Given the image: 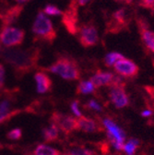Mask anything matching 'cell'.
I'll return each instance as SVG.
<instances>
[{
	"instance_id": "cell-15",
	"label": "cell",
	"mask_w": 154,
	"mask_h": 155,
	"mask_svg": "<svg viewBox=\"0 0 154 155\" xmlns=\"http://www.w3.org/2000/svg\"><path fill=\"white\" fill-rule=\"evenodd\" d=\"M34 155H61L60 151L44 144L38 145L34 150Z\"/></svg>"
},
{
	"instance_id": "cell-6",
	"label": "cell",
	"mask_w": 154,
	"mask_h": 155,
	"mask_svg": "<svg viewBox=\"0 0 154 155\" xmlns=\"http://www.w3.org/2000/svg\"><path fill=\"white\" fill-rule=\"evenodd\" d=\"M52 121L58 129L60 128L66 134H69L77 128V119L72 117L71 115L54 112L52 114Z\"/></svg>"
},
{
	"instance_id": "cell-9",
	"label": "cell",
	"mask_w": 154,
	"mask_h": 155,
	"mask_svg": "<svg viewBox=\"0 0 154 155\" xmlns=\"http://www.w3.org/2000/svg\"><path fill=\"white\" fill-rule=\"evenodd\" d=\"M113 68L118 74L124 77H133L139 72V68L133 61L123 57L113 65Z\"/></svg>"
},
{
	"instance_id": "cell-4",
	"label": "cell",
	"mask_w": 154,
	"mask_h": 155,
	"mask_svg": "<svg viewBox=\"0 0 154 155\" xmlns=\"http://www.w3.org/2000/svg\"><path fill=\"white\" fill-rule=\"evenodd\" d=\"M103 123L107 130V136H108L112 145L113 146V148L116 150H123L125 140H126L125 132L116 124L113 123L110 119L106 118L103 120Z\"/></svg>"
},
{
	"instance_id": "cell-5",
	"label": "cell",
	"mask_w": 154,
	"mask_h": 155,
	"mask_svg": "<svg viewBox=\"0 0 154 155\" xmlns=\"http://www.w3.org/2000/svg\"><path fill=\"white\" fill-rule=\"evenodd\" d=\"M25 32L18 28L5 27L0 35V40L5 46H16L22 44Z\"/></svg>"
},
{
	"instance_id": "cell-20",
	"label": "cell",
	"mask_w": 154,
	"mask_h": 155,
	"mask_svg": "<svg viewBox=\"0 0 154 155\" xmlns=\"http://www.w3.org/2000/svg\"><path fill=\"white\" fill-rule=\"evenodd\" d=\"M61 155H94V152L85 148H73Z\"/></svg>"
},
{
	"instance_id": "cell-1",
	"label": "cell",
	"mask_w": 154,
	"mask_h": 155,
	"mask_svg": "<svg viewBox=\"0 0 154 155\" xmlns=\"http://www.w3.org/2000/svg\"><path fill=\"white\" fill-rule=\"evenodd\" d=\"M4 60L17 68L18 71L28 72L36 66L38 60L37 52H26L20 50H4L1 53Z\"/></svg>"
},
{
	"instance_id": "cell-13",
	"label": "cell",
	"mask_w": 154,
	"mask_h": 155,
	"mask_svg": "<svg viewBox=\"0 0 154 155\" xmlns=\"http://www.w3.org/2000/svg\"><path fill=\"white\" fill-rule=\"evenodd\" d=\"M77 128L87 133H91L98 130V125L94 120L81 115L79 119H77Z\"/></svg>"
},
{
	"instance_id": "cell-12",
	"label": "cell",
	"mask_w": 154,
	"mask_h": 155,
	"mask_svg": "<svg viewBox=\"0 0 154 155\" xmlns=\"http://www.w3.org/2000/svg\"><path fill=\"white\" fill-rule=\"evenodd\" d=\"M20 110H12L11 104L9 101H3L0 103V124L12 118L14 115L18 114Z\"/></svg>"
},
{
	"instance_id": "cell-8",
	"label": "cell",
	"mask_w": 154,
	"mask_h": 155,
	"mask_svg": "<svg viewBox=\"0 0 154 155\" xmlns=\"http://www.w3.org/2000/svg\"><path fill=\"white\" fill-rule=\"evenodd\" d=\"M98 31L93 25H84L80 30V41L84 47L93 46L98 43Z\"/></svg>"
},
{
	"instance_id": "cell-28",
	"label": "cell",
	"mask_w": 154,
	"mask_h": 155,
	"mask_svg": "<svg viewBox=\"0 0 154 155\" xmlns=\"http://www.w3.org/2000/svg\"><path fill=\"white\" fill-rule=\"evenodd\" d=\"M151 114H152V111L150 109H146L141 113V115L143 117H149V116H150Z\"/></svg>"
},
{
	"instance_id": "cell-22",
	"label": "cell",
	"mask_w": 154,
	"mask_h": 155,
	"mask_svg": "<svg viewBox=\"0 0 154 155\" xmlns=\"http://www.w3.org/2000/svg\"><path fill=\"white\" fill-rule=\"evenodd\" d=\"M8 139L9 140H18L21 139L22 137V131L21 129L20 128H15V129H12L11 131H9L7 135Z\"/></svg>"
},
{
	"instance_id": "cell-30",
	"label": "cell",
	"mask_w": 154,
	"mask_h": 155,
	"mask_svg": "<svg viewBox=\"0 0 154 155\" xmlns=\"http://www.w3.org/2000/svg\"><path fill=\"white\" fill-rule=\"evenodd\" d=\"M16 1H18V3H23V2H27V1H29V0H16Z\"/></svg>"
},
{
	"instance_id": "cell-24",
	"label": "cell",
	"mask_w": 154,
	"mask_h": 155,
	"mask_svg": "<svg viewBox=\"0 0 154 155\" xmlns=\"http://www.w3.org/2000/svg\"><path fill=\"white\" fill-rule=\"evenodd\" d=\"M5 83V68L0 65V89H2Z\"/></svg>"
},
{
	"instance_id": "cell-2",
	"label": "cell",
	"mask_w": 154,
	"mask_h": 155,
	"mask_svg": "<svg viewBox=\"0 0 154 155\" xmlns=\"http://www.w3.org/2000/svg\"><path fill=\"white\" fill-rule=\"evenodd\" d=\"M48 70L68 81L79 80L80 77L79 66L77 65L75 60L68 58H59L48 68Z\"/></svg>"
},
{
	"instance_id": "cell-29",
	"label": "cell",
	"mask_w": 154,
	"mask_h": 155,
	"mask_svg": "<svg viewBox=\"0 0 154 155\" xmlns=\"http://www.w3.org/2000/svg\"><path fill=\"white\" fill-rule=\"evenodd\" d=\"M90 1V0H78V2H79V4H80V6H85V5H87Z\"/></svg>"
},
{
	"instance_id": "cell-10",
	"label": "cell",
	"mask_w": 154,
	"mask_h": 155,
	"mask_svg": "<svg viewBox=\"0 0 154 155\" xmlns=\"http://www.w3.org/2000/svg\"><path fill=\"white\" fill-rule=\"evenodd\" d=\"M34 79L37 85V91L39 93L47 92L53 86L51 79L44 72H37L34 76Z\"/></svg>"
},
{
	"instance_id": "cell-27",
	"label": "cell",
	"mask_w": 154,
	"mask_h": 155,
	"mask_svg": "<svg viewBox=\"0 0 154 155\" xmlns=\"http://www.w3.org/2000/svg\"><path fill=\"white\" fill-rule=\"evenodd\" d=\"M113 17L117 19V21H122L125 17V11L123 9H120L118 11H116L114 14H113Z\"/></svg>"
},
{
	"instance_id": "cell-17",
	"label": "cell",
	"mask_w": 154,
	"mask_h": 155,
	"mask_svg": "<svg viewBox=\"0 0 154 155\" xmlns=\"http://www.w3.org/2000/svg\"><path fill=\"white\" fill-rule=\"evenodd\" d=\"M94 89L95 88H94V86L90 81H81L78 85L77 92L80 93V94H89V93L93 92Z\"/></svg>"
},
{
	"instance_id": "cell-26",
	"label": "cell",
	"mask_w": 154,
	"mask_h": 155,
	"mask_svg": "<svg viewBox=\"0 0 154 155\" xmlns=\"http://www.w3.org/2000/svg\"><path fill=\"white\" fill-rule=\"evenodd\" d=\"M89 107L91 108V109H94V110H97V111H102V107L99 105V104L96 103L93 100L89 102Z\"/></svg>"
},
{
	"instance_id": "cell-23",
	"label": "cell",
	"mask_w": 154,
	"mask_h": 155,
	"mask_svg": "<svg viewBox=\"0 0 154 155\" xmlns=\"http://www.w3.org/2000/svg\"><path fill=\"white\" fill-rule=\"evenodd\" d=\"M71 109H72V111L74 112L75 115H77V116H79V117H80V116H81V113H80V109H79V102H78V101H75V102L72 103V104H71Z\"/></svg>"
},
{
	"instance_id": "cell-25",
	"label": "cell",
	"mask_w": 154,
	"mask_h": 155,
	"mask_svg": "<svg viewBox=\"0 0 154 155\" xmlns=\"http://www.w3.org/2000/svg\"><path fill=\"white\" fill-rule=\"evenodd\" d=\"M141 4L145 8H154V0H141Z\"/></svg>"
},
{
	"instance_id": "cell-7",
	"label": "cell",
	"mask_w": 154,
	"mask_h": 155,
	"mask_svg": "<svg viewBox=\"0 0 154 155\" xmlns=\"http://www.w3.org/2000/svg\"><path fill=\"white\" fill-rule=\"evenodd\" d=\"M110 99L116 108H124L128 104V96L120 83H113L110 91Z\"/></svg>"
},
{
	"instance_id": "cell-21",
	"label": "cell",
	"mask_w": 154,
	"mask_h": 155,
	"mask_svg": "<svg viewBox=\"0 0 154 155\" xmlns=\"http://www.w3.org/2000/svg\"><path fill=\"white\" fill-rule=\"evenodd\" d=\"M44 11L46 15H51V16H60V15H62V11L54 5H46Z\"/></svg>"
},
{
	"instance_id": "cell-14",
	"label": "cell",
	"mask_w": 154,
	"mask_h": 155,
	"mask_svg": "<svg viewBox=\"0 0 154 155\" xmlns=\"http://www.w3.org/2000/svg\"><path fill=\"white\" fill-rule=\"evenodd\" d=\"M44 133V138L47 142L54 141L55 140L58 139L59 135V129L54 124L51 125L49 127H46L43 130Z\"/></svg>"
},
{
	"instance_id": "cell-3",
	"label": "cell",
	"mask_w": 154,
	"mask_h": 155,
	"mask_svg": "<svg viewBox=\"0 0 154 155\" xmlns=\"http://www.w3.org/2000/svg\"><path fill=\"white\" fill-rule=\"evenodd\" d=\"M32 31L38 38L44 39L47 42H53L56 37L52 21L43 11L37 14L32 25Z\"/></svg>"
},
{
	"instance_id": "cell-31",
	"label": "cell",
	"mask_w": 154,
	"mask_h": 155,
	"mask_svg": "<svg viewBox=\"0 0 154 155\" xmlns=\"http://www.w3.org/2000/svg\"><path fill=\"white\" fill-rule=\"evenodd\" d=\"M125 1H126L127 3H130V2H131V0H125Z\"/></svg>"
},
{
	"instance_id": "cell-11",
	"label": "cell",
	"mask_w": 154,
	"mask_h": 155,
	"mask_svg": "<svg viewBox=\"0 0 154 155\" xmlns=\"http://www.w3.org/2000/svg\"><path fill=\"white\" fill-rule=\"evenodd\" d=\"M114 77L110 72H103L99 71L96 73L94 76L91 77L90 81L93 84L94 88H99L104 85H109L113 82Z\"/></svg>"
},
{
	"instance_id": "cell-19",
	"label": "cell",
	"mask_w": 154,
	"mask_h": 155,
	"mask_svg": "<svg viewBox=\"0 0 154 155\" xmlns=\"http://www.w3.org/2000/svg\"><path fill=\"white\" fill-rule=\"evenodd\" d=\"M124 56L123 54H121L120 53H117V52H112L108 54H106L105 58H104V62H105V65L107 67H112L113 66L115 63H116L118 60L122 59Z\"/></svg>"
},
{
	"instance_id": "cell-18",
	"label": "cell",
	"mask_w": 154,
	"mask_h": 155,
	"mask_svg": "<svg viewBox=\"0 0 154 155\" xmlns=\"http://www.w3.org/2000/svg\"><path fill=\"white\" fill-rule=\"evenodd\" d=\"M139 145V141L136 139H130L127 143L124 144V151L127 154V155H134L135 152H136V150L138 148V146Z\"/></svg>"
},
{
	"instance_id": "cell-32",
	"label": "cell",
	"mask_w": 154,
	"mask_h": 155,
	"mask_svg": "<svg viewBox=\"0 0 154 155\" xmlns=\"http://www.w3.org/2000/svg\"><path fill=\"white\" fill-rule=\"evenodd\" d=\"M119 1H122V0H119Z\"/></svg>"
},
{
	"instance_id": "cell-16",
	"label": "cell",
	"mask_w": 154,
	"mask_h": 155,
	"mask_svg": "<svg viewBox=\"0 0 154 155\" xmlns=\"http://www.w3.org/2000/svg\"><path fill=\"white\" fill-rule=\"evenodd\" d=\"M142 40L146 46L154 53V32L149 30L143 29L142 30Z\"/></svg>"
}]
</instances>
